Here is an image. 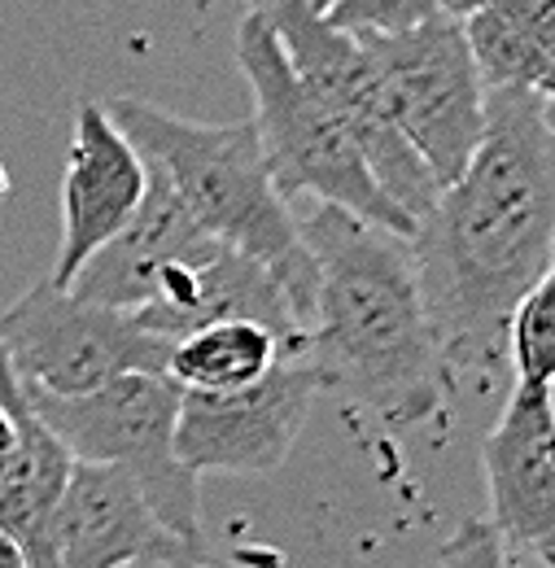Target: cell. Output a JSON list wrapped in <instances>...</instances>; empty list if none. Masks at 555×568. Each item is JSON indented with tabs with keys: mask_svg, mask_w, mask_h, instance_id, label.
Segmentation results:
<instances>
[{
	"mask_svg": "<svg viewBox=\"0 0 555 568\" xmlns=\"http://www.w3.org/2000/svg\"><path fill=\"white\" fill-rule=\"evenodd\" d=\"M385 88L394 128L412 144L437 193L455 184L486 136V83L477 74L464 18L437 13L416 31L359 40Z\"/></svg>",
	"mask_w": 555,
	"mask_h": 568,
	"instance_id": "6",
	"label": "cell"
},
{
	"mask_svg": "<svg viewBox=\"0 0 555 568\" xmlns=\"http://www.w3.org/2000/svg\"><path fill=\"white\" fill-rule=\"evenodd\" d=\"M13 455H18V428H13L9 407L0 403V481H4V473H9V464H13Z\"/></svg>",
	"mask_w": 555,
	"mask_h": 568,
	"instance_id": "21",
	"label": "cell"
},
{
	"mask_svg": "<svg viewBox=\"0 0 555 568\" xmlns=\"http://www.w3.org/2000/svg\"><path fill=\"white\" fill-rule=\"evenodd\" d=\"M297 236L315 267L302 358L363 416L412 428L442 407V351L420 297L412 245L337 206H311Z\"/></svg>",
	"mask_w": 555,
	"mask_h": 568,
	"instance_id": "2",
	"label": "cell"
},
{
	"mask_svg": "<svg viewBox=\"0 0 555 568\" xmlns=\"http://www.w3.org/2000/svg\"><path fill=\"white\" fill-rule=\"evenodd\" d=\"M433 568H516L490 520H464L437 551Z\"/></svg>",
	"mask_w": 555,
	"mask_h": 568,
	"instance_id": "19",
	"label": "cell"
},
{
	"mask_svg": "<svg viewBox=\"0 0 555 568\" xmlns=\"http://www.w3.org/2000/svg\"><path fill=\"white\" fill-rule=\"evenodd\" d=\"M486 4H498V0H446L451 13H468V9H486Z\"/></svg>",
	"mask_w": 555,
	"mask_h": 568,
	"instance_id": "23",
	"label": "cell"
},
{
	"mask_svg": "<svg viewBox=\"0 0 555 568\" xmlns=\"http://www.w3.org/2000/svg\"><path fill=\"white\" fill-rule=\"evenodd\" d=\"M280 355L289 351L280 346L272 328L254 320H219V324L184 333L171 346L167 376L184 394H232V389L263 381L280 363Z\"/></svg>",
	"mask_w": 555,
	"mask_h": 568,
	"instance_id": "15",
	"label": "cell"
},
{
	"mask_svg": "<svg viewBox=\"0 0 555 568\" xmlns=\"http://www.w3.org/2000/svg\"><path fill=\"white\" fill-rule=\"evenodd\" d=\"M0 346L22 389L49 398H79L119 376H167L171 346L137 315L74 297L40 281L0 315Z\"/></svg>",
	"mask_w": 555,
	"mask_h": 568,
	"instance_id": "7",
	"label": "cell"
},
{
	"mask_svg": "<svg viewBox=\"0 0 555 568\" xmlns=\"http://www.w3.org/2000/svg\"><path fill=\"white\" fill-rule=\"evenodd\" d=\"M114 128L140 149L149 166L162 171L193 223L236 254L268 267L302 263V236L289 202L263 162L254 123H193L140 97H114Z\"/></svg>",
	"mask_w": 555,
	"mask_h": 568,
	"instance_id": "3",
	"label": "cell"
},
{
	"mask_svg": "<svg viewBox=\"0 0 555 568\" xmlns=\"http://www.w3.org/2000/svg\"><path fill=\"white\" fill-rule=\"evenodd\" d=\"M498 9H507L525 36L555 62V0H498Z\"/></svg>",
	"mask_w": 555,
	"mask_h": 568,
	"instance_id": "20",
	"label": "cell"
},
{
	"mask_svg": "<svg viewBox=\"0 0 555 568\" xmlns=\"http://www.w3.org/2000/svg\"><path fill=\"white\" fill-rule=\"evenodd\" d=\"M437 13H446V0H337L324 13V22L354 40H381V36L416 31Z\"/></svg>",
	"mask_w": 555,
	"mask_h": 568,
	"instance_id": "18",
	"label": "cell"
},
{
	"mask_svg": "<svg viewBox=\"0 0 555 568\" xmlns=\"http://www.w3.org/2000/svg\"><path fill=\"white\" fill-rule=\"evenodd\" d=\"M144 171H149V184H144V202H140L137 219L105 250H97L70 284L74 297L110 306V311H128V315L144 311L158 297L162 276L206 241V232L180 206V197L171 193L162 171L149 162H144Z\"/></svg>",
	"mask_w": 555,
	"mask_h": 568,
	"instance_id": "13",
	"label": "cell"
},
{
	"mask_svg": "<svg viewBox=\"0 0 555 568\" xmlns=\"http://www.w3.org/2000/svg\"><path fill=\"white\" fill-rule=\"evenodd\" d=\"M0 568H31L22 560V551L9 542V538H0Z\"/></svg>",
	"mask_w": 555,
	"mask_h": 568,
	"instance_id": "22",
	"label": "cell"
},
{
	"mask_svg": "<svg viewBox=\"0 0 555 568\" xmlns=\"http://www.w3.org/2000/svg\"><path fill=\"white\" fill-rule=\"evenodd\" d=\"M460 18L486 92H525V97L555 92V62L525 36V27L507 9L486 4Z\"/></svg>",
	"mask_w": 555,
	"mask_h": 568,
	"instance_id": "16",
	"label": "cell"
},
{
	"mask_svg": "<svg viewBox=\"0 0 555 568\" xmlns=\"http://www.w3.org/2000/svg\"><path fill=\"white\" fill-rule=\"evenodd\" d=\"M250 4L276 27L289 67L346 128V136L359 144L385 197L412 223H420V214L437 202V184L412 153V144L403 141V132L394 128L385 88L376 79L372 58L363 53V44L346 31L329 27L302 0H250Z\"/></svg>",
	"mask_w": 555,
	"mask_h": 568,
	"instance_id": "8",
	"label": "cell"
},
{
	"mask_svg": "<svg viewBox=\"0 0 555 568\" xmlns=\"http://www.w3.org/2000/svg\"><path fill=\"white\" fill-rule=\"evenodd\" d=\"M184 568H214V565H210V560H202V565H184Z\"/></svg>",
	"mask_w": 555,
	"mask_h": 568,
	"instance_id": "27",
	"label": "cell"
},
{
	"mask_svg": "<svg viewBox=\"0 0 555 568\" xmlns=\"http://www.w3.org/2000/svg\"><path fill=\"white\" fill-rule=\"evenodd\" d=\"M302 4H306V9H311V13H320V18H324V13H329V9H333V4H337V0H302Z\"/></svg>",
	"mask_w": 555,
	"mask_h": 568,
	"instance_id": "25",
	"label": "cell"
},
{
	"mask_svg": "<svg viewBox=\"0 0 555 568\" xmlns=\"http://www.w3.org/2000/svg\"><path fill=\"white\" fill-rule=\"evenodd\" d=\"M0 403L18 428V455L0 481V538H9L31 568H58V507L70 481V450L31 412L9 355L0 346Z\"/></svg>",
	"mask_w": 555,
	"mask_h": 568,
	"instance_id": "14",
	"label": "cell"
},
{
	"mask_svg": "<svg viewBox=\"0 0 555 568\" xmlns=\"http://www.w3.org/2000/svg\"><path fill=\"white\" fill-rule=\"evenodd\" d=\"M236 62L254 92V132L263 144V162L276 180L280 197H311L320 206H337L381 232L412 241L416 223L398 211L376 175L367 171L359 144L333 119V110L297 79L280 49L276 27L250 4L236 27Z\"/></svg>",
	"mask_w": 555,
	"mask_h": 568,
	"instance_id": "4",
	"label": "cell"
},
{
	"mask_svg": "<svg viewBox=\"0 0 555 568\" xmlns=\"http://www.w3.org/2000/svg\"><path fill=\"white\" fill-rule=\"evenodd\" d=\"M171 568H175V565H171Z\"/></svg>",
	"mask_w": 555,
	"mask_h": 568,
	"instance_id": "28",
	"label": "cell"
},
{
	"mask_svg": "<svg viewBox=\"0 0 555 568\" xmlns=\"http://www.w3.org/2000/svg\"><path fill=\"white\" fill-rule=\"evenodd\" d=\"M140 560L202 565V547L175 538L140 495V486L105 464H74L58 507V568H128Z\"/></svg>",
	"mask_w": 555,
	"mask_h": 568,
	"instance_id": "12",
	"label": "cell"
},
{
	"mask_svg": "<svg viewBox=\"0 0 555 568\" xmlns=\"http://www.w3.org/2000/svg\"><path fill=\"white\" fill-rule=\"evenodd\" d=\"M543 123H547V132H552V141H555V92L543 97Z\"/></svg>",
	"mask_w": 555,
	"mask_h": 568,
	"instance_id": "24",
	"label": "cell"
},
{
	"mask_svg": "<svg viewBox=\"0 0 555 568\" xmlns=\"http://www.w3.org/2000/svg\"><path fill=\"white\" fill-rule=\"evenodd\" d=\"M490 529L507 556L555 568V403L552 389L516 385L482 442Z\"/></svg>",
	"mask_w": 555,
	"mask_h": 568,
	"instance_id": "10",
	"label": "cell"
},
{
	"mask_svg": "<svg viewBox=\"0 0 555 568\" xmlns=\"http://www.w3.org/2000/svg\"><path fill=\"white\" fill-rule=\"evenodd\" d=\"M420 297L446 372L507 355L516 302L555 258V141L543 97L490 92L486 136L412 232Z\"/></svg>",
	"mask_w": 555,
	"mask_h": 568,
	"instance_id": "1",
	"label": "cell"
},
{
	"mask_svg": "<svg viewBox=\"0 0 555 568\" xmlns=\"http://www.w3.org/2000/svg\"><path fill=\"white\" fill-rule=\"evenodd\" d=\"M128 568H171V565H167V560H140V565H128ZM175 568H180V565H175Z\"/></svg>",
	"mask_w": 555,
	"mask_h": 568,
	"instance_id": "26",
	"label": "cell"
},
{
	"mask_svg": "<svg viewBox=\"0 0 555 568\" xmlns=\"http://www.w3.org/2000/svg\"><path fill=\"white\" fill-rule=\"evenodd\" d=\"M507 358L516 367V385H555V258L507 320Z\"/></svg>",
	"mask_w": 555,
	"mask_h": 568,
	"instance_id": "17",
	"label": "cell"
},
{
	"mask_svg": "<svg viewBox=\"0 0 555 568\" xmlns=\"http://www.w3.org/2000/svg\"><path fill=\"white\" fill-rule=\"evenodd\" d=\"M31 412L49 425V433L70 450L74 464H105L128 473L149 498L153 516L184 538L189 547L206 551L198 477L175 455V420L184 389L171 376L132 372L79 398L31 394Z\"/></svg>",
	"mask_w": 555,
	"mask_h": 568,
	"instance_id": "5",
	"label": "cell"
},
{
	"mask_svg": "<svg viewBox=\"0 0 555 568\" xmlns=\"http://www.w3.org/2000/svg\"><path fill=\"white\" fill-rule=\"evenodd\" d=\"M320 394L324 381L302 355H280L263 381L232 394H184L175 420V455L193 477H268L289 459Z\"/></svg>",
	"mask_w": 555,
	"mask_h": 568,
	"instance_id": "9",
	"label": "cell"
},
{
	"mask_svg": "<svg viewBox=\"0 0 555 568\" xmlns=\"http://www.w3.org/2000/svg\"><path fill=\"white\" fill-rule=\"evenodd\" d=\"M144 158L140 149L110 119L105 105L79 101L74 110V141L67 153V180H62V241L49 284L70 288L83 263L105 250L144 202Z\"/></svg>",
	"mask_w": 555,
	"mask_h": 568,
	"instance_id": "11",
	"label": "cell"
}]
</instances>
